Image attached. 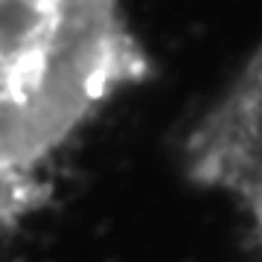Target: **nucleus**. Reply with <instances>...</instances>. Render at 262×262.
Instances as JSON below:
<instances>
[{"instance_id":"obj_2","label":"nucleus","mask_w":262,"mask_h":262,"mask_svg":"<svg viewBox=\"0 0 262 262\" xmlns=\"http://www.w3.org/2000/svg\"><path fill=\"white\" fill-rule=\"evenodd\" d=\"M195 166L242 195L262 227V50L198 134Z\"/></svg>"},{"instance_id":"obj_1","label":"nucleus","mask_w":262,"mask_h":262,"mask_svg":"<svg viewBox=\"0 0 262 262\" xmlns=\"http://www.w3.org/2000/svg\"><path fill=\"white\" fill-rule=\"evenodd\" d=\"M134 67L120 0H0V181L56 151Z\"/></svg>"}]
</instances>
